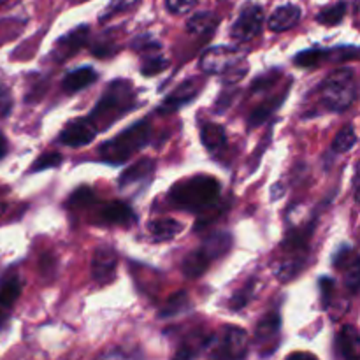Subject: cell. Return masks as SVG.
<instances>
[{"mask_svg":"<svg viewBox=\"0 0 360 360\" xmlns=\"http://www.w3.org/2000/svg\"><path fill=\"white\" fill-rule=\"evenodd\" d=\"M221 185L213 176H193L176 183L169 192V204L190 213H206L217 206Z\"/></svg>","mask_w":360,"mask_h":360,"instance_id":"6da1fadb","label":"cell"},{"mask_svg":"<svg viewBox=\"0 0 360 360\" xmlns=\"http://www.w3.org/2000/svg\"><path fill=\"white\" fill-rule=\"evenodd\" d=\"M134 105H136V90L132 83L129 79L118 77L105 86L101 101L97 102L88 120L97 129V132H104L120 118L129 115Z\"/></svg>","mask_w":360,"mask_h":360,"instance_id":"7a4b0ae2","label":"cell"},{"mask_svg":"<svg viewBox=\"0 0 360 360\" xmlns=\"http://www.w3.org/2000/svg\"><path fill=\"white\" fill-rule=\"evenodd\" d=\"M151 139V123L150 120H141V122L134 123L129 129L120 132L118 136L112 139L105 141L98 148V157L102 162L111 165L125 164L127 160L132 158L134 153L146 146Z\"/></svg>","mask_w":360,"mask_h":360,"instance_id":"3957f363","label":"cell"},{"mask_svg":"<svg viewBox=\"0 0 360 360\" xmlns=\"http://www.w3.org/2000/svg\"><path fill=\"white\" fill-rule=\"evenodd\" d=\"M320 98L330 111H347L357 98L355 70L350 67H341L334 70L320 86Z\"/></svg>","mask_w":360,"mask_h":360,"instance_id":"277c9868","label":"cell"},{"mask_svg":"<svg viewBox=\"0 0 360 360\" xmlns=\"http://www.w3.org/2000/svg\"><path fill=\"white\" fill-rule=\"evenodd\" d=\"M200 69L207 74H225L227 83L239 81L248 72V67L245 65V56L239 53L238 48H232V46H214V48L206 49L200 56Z\"/></svg>","mask_w":360,"mask_h":360,"instance_id":"5b68a950","label":"cell"},{"mask_svg":"<svg viewBox=\"0 0 360 360\" xmlns=\"http://www.w3.org/2000/svg\"><path fill=\"white\" fill-rule=\"evenodd\" d=\"M213 359H243L248 354V334L241 327L224 326L217 334H211L206 348Z\"/></svg>","mask_w":360,"mask_h":360,"instance_id":"8992f818","label":"cell"},{"mask_svg":"<svg viewBox=\"0 0 360 360\" xmlns=\"http://www.w3.org/2000/svg\"><path fill=\"white\" fill-rule=\"evenodd\" d=\"M264 27V9L259 4H250L238 16L236 23L232 25L231 35L238 42L253 41L262 32Z\"/></svg>","mask_w":360,"mask_h":360,"instance_id":"52a82bcc","label":"cell"},{"mask_svg":"<svg viewBox=\"0 0 360 360\" xmlns=\"http://www.w3.org/2000/svg\"><path fill=\"white\" fill-rule=\"evenodd\" d=\"M132 48L143 55V62H141L143 76H157L162 70L167 69V60L162 55V46L157 41L148 37H139L132 42Z\"/></svg>","mask_w":360,"mask_h":360,"instance_id":"ba28073f","label":"cell"},{"mask_svg":"<svg viewBox=\"0 0 360 360\" xmlns=\"http://www.w3.org/2000/svg\"><path fill=\"white\" fill-rule=\"evenodd\" d=\"M155 174V160L143 158L137 164L130 165L122 176H120V188L127 193H136L146 188L151 183Z\"/></svg>","mask_w":360,"mask_h":360,"instance_id":"9c48e42d","label":"cell"},{"mask_svg":"<svg viewBox=\"0 0 360 360\" xmlns=\"http://www.w3.org/2000/svg\"><path fill=\"white\" fill-rule=\"evenodd\" d=\"M95 224L98 225H116V227H130L137 221V214L132 207L127 206L122 200H111L97 207L95 213Z\"/></svg>","mask_w":360,"mask_h":360,"instance_id":"30bf717a","label":"cell"},{"mask_svg":"<svg viewBox=\"0 0 360 360\" xmlns=\"http://www.w3.org/2000/svg\"><path fill=\"white\" fill-rule=\"evenodd\" d=\"M118 255L112 246H98L91 259V278L97 285H108L115 280Z\"/></svg>","mask_w":360,"mask_h":360,"instance_id":"8fae6325","label":"cell"},{"mask_svg":"<svg viewBox=\"0 0 360 360\" xmlns=\"http://www.w3.org/2000/svg\"><path fill=\"white\" fill-rule=\"evenodd\" d=\"M97 134V129L91 125L88 118L70 120V122L63 127L62 132H60L58 141L69 148H83L86 146V144H90Z\"/></svg>","mask_w":360,"mask_h":360,"instance_id":"7c38bea8","label":"cell"},{"mask_svg":"<svg viewBox=\"0 0 360 360\" xmlns=\"http://www.w3.org/2000/svg\"><path fill=\"white\" fill-rule=\"evenodd\" d=\"M88 37H90V27H86V25L74 28L69 34L62 35V37L56 41L55 49H53L51 53L53 60H55V62H65V60L72 58V56L86 44Z\"/></svg>","mask_w":360,"mask_h":360,"instance_id":"4fadbf2b","label":"cell"},{"mask_svg":"<svg viewBox=\"0 0 360 360\" xmlns=\"http://www.w3.org/2000/svg\"><path fill=\"white\" fill-rule=\"evenodd\" d=\"M280 329H281V315L280 309H271L267 311L262 319L259 320L255 329V341L257 345L260 347V354L266 347L271 348V354L276 350V340L280 336Z\"/></svg>","mask_w":360,"mask_h":360,"instance_id":"5bb4252c","label":"cell"},{"mask_svg":"<svg viewBox=\"0 0 360 360\" xmlns=\"http://www.w3.org/2000/svg\"><path fill=\"white\" fill-rule=\"evenodd\" d=\"M200 88H202V81H200L199 77H188V79H185L167 95V98H165L164 102H162L160 112H172L181 109L183 105L192 102L193 98L199 95Z\"/></svg>","mask_w":360,"mask_h":360,"instance_id":"9a60e30c","label":"cell"},{"mask_svg":"<svg viewBox=\"0 0 360 360\" xmlns=\"http://www.w3.org/2000/svg\"><path fill=\"white\" fill-rule=\"evenodd\" d=\"M357 58V48H340V49H308L301 51L294 58V63L297 67H315L326 60H355Z\"/></svg>","mask_w":360,"mask_h":360,"instance_id":"2e32d148","label":"cell"},{"mask_svg":"<svg viewBox=\"0 0 360 360\" xmlns=\"http://www.w3.org/2000/svg\"><path fill=\"white\" fill-rule=\"evenodd\" d=\"M200 141H202L204 148L210 151L213 157H220L227 151V136H225V129L218 123L213 122H202L200 123Z\"/></svg>","mask_w":360,"mask_h":360,"instance_id":"e0dca14e","label":"cell"},{"mask_svg":"<svg viewBox=\"0 0 360 360\" xmlns=\"http://www.w3.org/2000/svg\"><path fill=\"white\" fill-rule=\"evenodd\" d=\"M204 253H206L207 259L213 262V260L221 259V257L227 255L232 248V236L229 232H214V234L207 236L204 239L202 245L199 246Z\"/></svg>","mask_w":360,"mask_h":360,"instance_id":"ac0fdd59","label":"cell"},{"mask_svg":"<svg viewBox=\"0 0 360 360\" xmlns=\"http://www.w3.org/2000/svg\"><path fill=\"white\" fill-rule=\"evenodd\" d=\"M301 20V9L297 6H292V4H287V6H281L271 14L269 18V28L273 32H287L290 30L292 27L297 25V21Z\"/></svg>","mask_w":360,"mask_h":360,"instance_id":"d6986e66","label":"cell"},{"mask_svg":"<svg viewBox=\"0 0 360 360\" xmlns=\"http://www.w3.org/2000/svg\"><path fill=\"white\" fill-rule=\"evenodd\" d=\"M183 231V224L172 218H158L148 224V232H150V239L153 243H165L174 239Z\"/></svg>","mask_w":360,"mask_h":360,"instance_id":"ffe728a7","label":"cell"},{"mask_svg":"<svg viewBox=\"0 0 360 360\" xmlns=\"http://www.w3.org/2000/svg\"><path fill=\"white\" fill-rule=\"evenodd\" d=\"M98 74L95 72L91 67H81V69L72 70V72L67 74L62 81V88L67 91V94H76V91L84 90L90 84H94L97 81Z\"/></svg>","mask_w":360,"mask_h":360,"instance_id":"44dd1931","label":"cell"},{"mask_svg":"<svg viewBox=\"0 0 360 360\" xmlns=\"http://www.w3.org/2000/svg\"><path fill=\"white\" fill-rule=\"evenodd\" d=\"M338 355L343 359H359V347H360V338L357 329L354 326H345L341 329L340 336L336 340Z\"/></svg>","mask_w":360,"mask_h":360,"instance_id":"7402d4cb","label":"cell"},{"mask_svg":"<svg viewBox=\"0 0 360 360\" xmlns=\"http://www.w3.org/2000/svg\"><path fill=\"white\" fill-rule=\"evenodd\" d=\"M210 266H211V260L207 259L206 253H204L200 248H197L195 252H190L188 255L183 259L181 271L186 278L195 280V278L202 276V274L210 269Z\"/></svg>","mask_w":360,"mask_h":360,"instance_id":"603a6c76","label":"cell"},{"mask_svg":"<svg viewBox=\"0 0 360 360\" xmlns=\"http://www.w3.org/2000/svg\"><path fill=\"white\" fill-rule=\"evenodd\" d=\"M287 91H288V88H287V90L281 91V94L278 95V97L269 98V101L262 102V104H260L259 108L253 109L252 115L248 116V127H250V129H255V127L262 125V123L266 122V120L269 118V116L273 115V112L276 111V109L280 108L281 104H283V101H285V98H287Z\"/></svg>","mask_w":360,"mask_h":360,"instance_id":"cb8c5ba5","label":"cell"},{"mask_svg":"<svg viewBox=\"0 0 360 360\" xmlns=\"http://www.w3.org/2000/svg\"><path fill=\"white\" fill-rule=\"evenodd\" d=\"M218 16L214 13H197L186 23V30L193 35H211L217 30Z\"/></svg>","mask_w":360,"mask_h":360,"instance_id":"d4e9b609","label":"cell"},{"mask_svg":"<svg viewBox=\"0 0 360 360\" xmlns=\"http://www.w3.org/2000/svg\"><path fill=\"white\" fill-rule=\"evenodd\" d=\"M190 308V299L186 292H178V294L171 295V297L165 301V304L162 306L158 316L160 319H172V316L181 315L183 311Z\"/></svg>","mask_w":360,"mask_h":360,"instance_id":"484cf974","label":"cell"},{"mask_svg":"<svg viewBox=\"0 0 360 360\" xmlns=\"http://www.w3.org/2000/svg\"><path fill=\"white\" fill-rule=\"evenodd\" d=\"M347 11H348V4L345 2V0H340V2L326 7L322 13H319L316 21L322 25H327V27H330V25H338L343 21L345 16H347Z\"/></svg>","mask_w":360,"mask_h":360,"instance_id":"4316f807","label":"cell"},{"mask_svg":"<svg viewBox=\"0 0 360 360\" xmlns=\"http://www.w3.org/2000/svg\"><path fill=\"white\" fill-rule=\"evenodd\" d=\"M355 144H357V132H355V127L347 125L340 134H338L336 139H334L333 150L336 151V153H347V151H350Z\"/></svg>","mask_w":360,"mask_h":360,"instance_id":"83f0119b","label":"cell"},{"mask_svg":"<svg viewBox=\"0 0 360 360\" xmlns=\"http://www.w3.org/2000/svg\"><path fill=\"white\" fill-rule=\"evenodd\" d=\"M21 295V281L18 278H11L9 281L2 285L0 288V306L2 308H11L16 302V299Z\"/></svg>","mask_w":360,"mask_h":360,"instance_id":"f1b7e54d","label":"cell"},{"mask_svg":"<svg viewBox=\"0 0 360 360\" xmlns=\"http://www.w3.org/2000/svg\"><path fill=\"white\" fill-rule=\"evenodd\" d=\"M91 53L98 58H108V56H112L118 53V44H116L115 37L108 34H102L101 37H97L95 44L91 46Z\"/></svg>","mask_w":360,"mask_h":360,"instance_id":"f546056e","label":"cell"},{"mask_svg":"<svg viewBox=\"0 0 360 360\" xmlns=\"http://www.w3.org/2000/svg\"><path fill=\"white\" fill-rule=\"evenodd\" d=\"M255 288H257V281L250 280L248 283L241 288V290L236 292L231 299V309L239 311V309L246 308V306H248V302L253 299V295H255Z\"/></svg>","mask_w":360,"mask_h":360,"instance_id":"4dcf8cb0","label":"cell"},{"mask_svg":"<svg viewBox=\"0 0 360 360\" xmlns=\"http://www.w3.org/2000/svg\"><path fill=\"white\" fill-rule=\"evenodd\" d=\"M139 2L141 0H111L109 6L104 9V13L101 14V21H108L111 18L118 16V14L127 13V11L134 9Z\"/></svg>","mask_w":360,"mask_h":360,"instance_id":"1f68e13d","label":"cell"},{"mask_svg":"<svg viewBox=\"0 0 360 360\" xmlns=\"http://www.w3.org/2000/svg\"><path fill=\"white\" fill-rule=\"evenodd\" d=\"M94 202H95L94 190L88 188V186H83V188H77L76 192L70 195L67 206H69L70 210H79V207L94 206Z\"/></svg>","mask_w":360,"mask_h":360,"instance_id":"d6a6232c","label":"cell"},{"mask_svg":"<svg viewBox=\"0 0 360 360\" xmlns=\"http://www.w3.org/2000/svg\"><path fill=\"white\" fill-rule=\"evenodd\" d=\"M63 157L60 153H44L42 157H39L37 160L34 162L32 165V172L35 171H46V169H51V167H58L62 164Z\"/></svg>","mask_w":360,"mask_h":360,"instance_id":"836d02e7","label":"cell"},{"mask_svg":"<svg viewBox=\"0 0 360 360\" xmlns=\"http://www.w3.org/2000/svg\"><path fill=\"white\" fill-rule=\"evenodd\" d=\"M280 74H281L280 70H271V72H267L266 76L257 77V81L253 83V86H252V94L257 95V94H264V91L269 90V88L278 81Z\"/></svg>","mask_w":360,"mask_h":360,"instance_id":"e575fe53","label":"cell"},{"mask_svg":"<svg viewBox=\"0 0 360 360\" xmlns=\"http://www.w3.org/2000/svg\"><path fill=\"white\" fill-rule=\"evenodd\" d=\"M334 292H336V283L330 278H322L320 280V295H322V306L326 309L330 308L334 299Z\"/></svg>","mask_w":360,"mask_h":360,"instance_id":"d590c367","label":"cell"},{"mask_svg":"<svg viewBox=\"0 0 360 360\" xmlns=\"http://www.w3.org/2000/svg\"><path fill=\"white\" fill-rule=\"evenodd\" d=\"M359 259L357 255H354V259L350 260V271H347V278H345V283H347V288L352 292V294H357L359 290Z\"/></svg>","mask_w":360,"mask_h":360,"instance_id":"8d00e7d4","label":"cell"},{"mask_svg":"<svg viewBox=\"0 0 360 360\" xmlns=\"http://www.w3.org/2000/svg\"><path fill=\"white\" fill-rule=\"evenodd\" d=\"M197 6V0H167V9L172 14H186Z\"/></svg>","mask_w":360,"mask_h":360,"instance_id":"74e56055","label":"cell"},{"mask_svg":"<svg viewBox=\"0 0 360 360\" xmlns=\"http://www.w3.org/2000/svg\"><path fill=\"white\" fill-rule=\"evenodd\" d=\"M13 109V97L4 84H0V120L6 118Z\"/></svg>","mask_w":360,"mask_h":360,"instance_id":"f35d334b","label":"cell"},{"mask_svg":"<svg viewBox=\"0 0 360 360\" xmlns=\"http://www.w3.org/2000/svg\"><path fill=\"white\" fill-rule=\"evenodd\" d=\"M7 155V139L4 137V134L0 132V160Z\"/></svg>","mask_w":360,"mask_h":360,"instance_id":"ab89813d","label":"cell"},{"mask_svg":"<svg viewBox=\"0 0 360 360\" xmlns=\"http://www.w3.org/2000/svg\"><path fill=\"white\" fill-rule=\"evenodd\" d=\"M4 323V315H0V326H2Z\"/></svg>","mask_w":360,"mask_h":360,"instance_id":"60d3db41","label":"cell"},{"mask_svg":"<svg viewBox=\"0 0 360 360\" xmlns=\"http://www.w3.org/2000/svg\"><path fill=\"white\" fill-rule=\"evenodd\" d=\"M81 2H83V0H81Z\"/></svg>","mask_w":360,"mask_h":360,"instance_id":"b9f144b4","label":"cell"}]
</instances>
